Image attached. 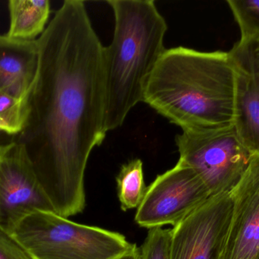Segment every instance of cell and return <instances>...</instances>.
I'll use <instances>...</instances> for the list:
<instances>
[{"label":"cell","mask_w":259,"mask_h":259,"mask_svg":"<svg viewBox=\"0 0 259 259\" xmlns=\"http://www.w3.org/2000/svg\"><path fill=\"white\" fill-rule=\"evenodd\" d=\"M39 68L28 120L15 141L25 147L55 212H82L88 160L106 129L103 50L84 2L66 0L37 39Z\"/></svg>","instance_id":"6da1fadb"},{"label":"cell","mask_w":259,"mask_h":259,"mask_svg":"<svg viewBox=\"0 0 259 259\" xmlns=\"http://www.w3.org/2000/svg\"><path fill=\"white\" fill-rule=\"evenodd\" d=\"M236 72L226 52L166 49L145 89L143 102L184 129L234 125Z\"/></svg>","instance_id":"7a4b0ae2"},{"label":"cell","mask_w":259,"mask_h":259,"mask_svg":"<svg viewBox=\"0 0 259 259\" xmlns=\"http://www.w3.org/2000/svg\"><path fill=\"white\" fill-rule=\"evenodd\" d=\"M115 18L112 42L103 50L106 129L122 126L143 102L146 84L165 51V18L152 0H109Z\"/></svg>","instance_id":"3957f363"},{"label":"cell","mask_w":259,"mask_h":259,"mask_svg":"<svg viewBox=\"0 0 259 259\" xmlns=\"http://www.w3.org/2000/svg\"><path fill=\"white\" fill-rule=\"evenodd\" d=\"M12 236L33 259H118L137 246L119 233L75 223L52 211L29 214Z\"/></svg>","instance_id":"277c9868"},{"label":"cell","mask_w":259,"mask_h":259,"mask_svg":"<svg viewBox=\"0 0 259 259\" xmlns=\"http://www.w3.org/2000/svg\"><path fill=\"white\" fill-rule=\"evenodd\" d=\"M175 141L180 161L200 176L211 197L231 193L244 176L253 156L240 141L234 125L219 129H184Z\"/></svg>","instance_id":"5b68a950"},{"label":"cell","mask_w":259,"mask_h":259,"mask_svg":"<svg viewBox=\"0 0 259 259\" xmlns=\"http://www.w3.org/2000/svg\"><path fill=\"white\" fill-rule=\"evenodd\" d=\"M210 198L200 176L179 160L175 167L158 175L147 187L137 208L135 221L149 230L165 225L175 228Z\"/></svg>","instance_id":"8992f818"},{"label":"cell","mask_w":259,"mask_h":259,"mask_svg":"<svg viewBox=\"0 0 259 259\" xmlns=\"http://www.w3.org/2000/svg\"><path fill=\"white\" fill-rule=\"evenodd\" d=\"M39 211L55 212L25 147L15 140L0 144V231L12 236L23 219Z\"/></svg>","instance_id":"52a82bcc"},{"label":"cell","mask_w":259,"mask_h":259,"mask_svg":"<svg viewBox=\"0 0 259 259\" xmlns=\"http://www.w3.org/2000/svg\"><path fill=\"white\" fill-rule=\"evenodd\" d=\"M233 211L231 193L212 196L171 229L169 259H219Z\"/></svg>","instance_id":"ba28073f"},{"label":"cell","mask_w":259,"mask_h":259,"mask_svg":"<svg viewBox=\"0 0 259 259\" xmlns=\"http://www.w3.org/2000/svg\"><path fill=\"white\" fill-rule=\"evenodd\" d=\"M231 194L232 214L219 259H259V153Z\"/></svg>","instance_id":"9c48e42d"},{"label":"cell","mask_w":259,"mask_h":259,"mask_svg":"<svg viewBox=\"0 0 259 259\" xmlns=\"http://www.w3.org/2000/svg\"><path fill=\"white\" fill-rule=\"evenodd\" d=\"M236 72L234 126L245 147L259 153V47L240 39L228 52Z\"/></svg>","instance_id":"30bf717a"},{"label":"cell","mask_w":259,"mask_h":259,"mask_svg":"<svg viewBox=\"0 0 259 259\" xmlns=\"http://www.w3.org/2000/svg\"><path fill=\"white\" fill-rule=\"evenodd\" d=\"M39 68L36 41H21L0 35V91L29 100Z\"/></svg>","instance_id":"8fae6325"},{"label":"cell","mask_w":259,"mask_h":259,"mask_svg":"<svg viewBox=\"0 0 259 259\" xmlns=\"http://www.w3.org/2000/svg\"><path fill=\"white\" fill-rule=\"evenodd\" d=\"M9 28L6 36L21 41H36L47 27L50 15L49 0H10Z\"/></svg>","instance_id":"7c38bea8"},{"label":"cell","mask_w":259,"mask_h":259,"mask_svg":"<svg viewBox=\"0 0 259 259\" xmlns=\"http://www.w3.org/2000/svg\"><path fill=\"white\" fill-rule=\"evenodd\" d=\"M118 199L123 211L140 206L146 194L143 161L131 160L121 167L116 178Z\"/></svg>","instance_id":"4fadbf2b"},{"label":"cell","mask_w":259,"mask_h":259,"mask_svg":"<svg viewBox=\"0 0 259 259\" xmlns=\"http://www.w3.org/2000/svg\"><path fill=\"white\" fill-rule=\"evenodd\" d=\"M29 100H21L0 91V130L17 137L28 120Z\"/></svg>","instance_id":"5bb4252c"},{"label":"cell","mask_w":259,"mask_h":259,"mask_svg":"<svg viewBox=\"0 0 259 259\" xmlns=\"http://www.w3.org/2000/svg\"><path fill=\"white\" fill-rule=\"evenodd\" d=\"M240 27L241 39L259 41V0H228Z\"/></svg>","instance_id":"9a60e30c"},{"label":"cell","mask_w":259,"mask_h":259,"mask_svg":"<svg viewBox=\"0 0 259 259\" xmlns=\"http://www.w3.org/2000/svg\"><path fill=\"white\" fill-rule=\"evenodd\" d=\"M171 229L153 228L149 231L140 250L141 259L170 258Z\"/></svg>","instance_id":"2e32d148"},{"label":"cell","mask_w":259,"mask_h":259,"mask_svg":"<svg viewBox=\"0 0 259 259\" xmlns=\"http://www.w3.org/2000/svg\"><path fill=\"white\" fill-rule=\"evenodd\" d=\"M0 259H33L12 236L0 231Z\"/></svg>","instance_id":"e0dca14e"},{"label":"cell","mask_w":259,"mask_h":259,"mask_svg":"<svg viewBox=\"0 0 259 259\" xmlns=\"http://www.w3.org/2000/svg\"><path fill=\"white\" fill-rule=\"evenodd\" d=\"M118 259H141L140 258V250L136 246L132 251L125 254Z\"/></svg>","instance_id":"ac0fdd59"},{"label":"cell","mask_w":259,"mask_h":259,"mask_svg":"<svg viewBox=\"0 0 259 259\" xmlns=\"http://www.w3.org/2000/svg\"><path fill=\"white\" fill-rule=\"evenodd\" d=\"M16 137L12 136V135H8L5 132L0 130V144H8V143L12 142L15 140Z\"/></svg>","instance_id":"d6986e66"}]
</instances>
